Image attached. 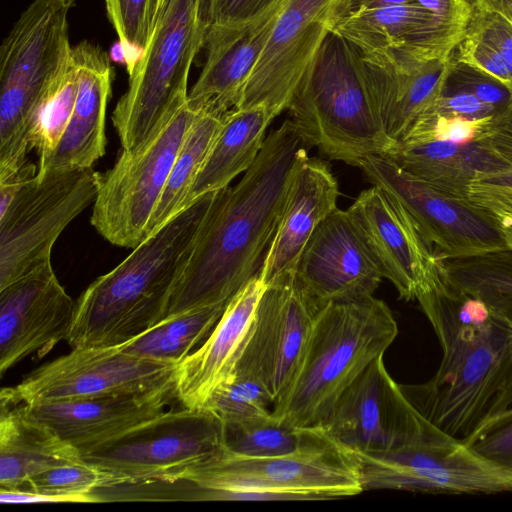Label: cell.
Instances as JSON below:
<instances>
[{
  "mask_svg": "<svg viewBox=\"0 0 512 512\" xmlns=\"http://www.w3.org/2000/svg\"><path fill=\"white\" fill-rule=\"evenodd\" d=\"M307 145L290 119L271 131L234 186L216 191L163 320L232 297L259 273Z\"/></svg>",
  "mask_w": 512,
  "mask_h": 512,
  "instance_id": "obj_1",
  "label": "cell"
},
{
  "mask_svg": "<svg viewBox=\"0 0 512 512\" xmlns=\"http://www.w3.org/2000/svg\"><path fill=\"white\" fill-rule=\"evenodd\" d=\"M442 349L423 384L401 388L412 405L447 435L465 442L494 414L512 371V325L438 272L415 298Z\"/></svg>",
  "mask_w": 512,
  "mask_h": 512,
  "instance_id": "obj_2",
  "label": "cell"
},
{
  "mask_svg": "<svg viewBox=\"0 0 512 512\" xmlns=\"http://www.w3.org/2000/svg\"><path fill=\"white\" fill-rule=\"evenodd\" d=\"M215 193L181 210L86 288L65 339L72 348L120 346L163 320Z\"/></svg>",
  "mask_w": 512,
  "mask_h": 512,
  "instance_id": "obj_3",
  "label": "cell"
},
{
  "mask_svg": "<svg viewBox=\"0 0 512 512\" xmlns=\"http://www.w3.org/2000/svg\"><path fill=\"white\" fill-rule=\"evenodd\" d=\"M398 333L386 303L373 295L319 308L299 371L272 408L298 428L321 427L347 387L392 344Z\"/></svg>",
  "mask_w": 512,
  "mask_h": 512,
  "instance_id": "obj_4",
  "label": "cell"
},
{
  "mask_svg": "<svg viewBox=\"0 0 512 512\" xmlns=\"http://www.w3.org/2000/svg\"><path fill=\"white\" fill-rule=\"evenodd\" d=\"M308 148L330 160L358 167L367 157L388 156L397 144L383 126L361 52L335 30L329 32L288 107Z\"/></svg>",
  "mask_w": 512,
  "mask_h": 512,
  "instance_id": "obj_5",
  "label": "cell"
},
{
  "mask_svg": "<svg viewBox=\"0 0 512 512\" xmlns=\"http://www.w3.org/2000/svg\"><path fill=\"white\" fill-rule=\"evenodd\" d=\"M76 0H33L0 49V182L29 166L33 115L72 62L68 16Z\"/></svg>",
  "mask_w": 512,
  "mask_h": 512,
  "instance_id": "obj_6",
  "label": "cell"
},
{
  "mask_svg": "<svg viewBox=\"0 0 512 512\" xmlns=\"http://www.w3.org/2000/svg\"><path fill=\"white\" fill-rule=\"evenodd\" d=\"M179 481L217 500H327L364 491L357 454L316 427L299 449L247 457L224 449L188 468Z\"/></svg>",
  "mask_w": 512,
  "mask_h": 512,
  "instance_id": "obj_7",
  "label": "cell"
},
{
  "mask_svg": "<svg viewBox=\"0 0 512 512\" xmlns=\"http://www.w3.org/2000/svg\"><path fill=\"white\" fill-rule=\"evenodd\" d=\"M207 29L204 0H167L112 114L122 150L138 148L187 102L190 68Z\"/></svg>",
  "mask_w": 512,
  "mask_h": 512,
  "instance_id": "obj_8",
  "label": "cell"
},
{
  "mask_svg": "<svg viewBox=\"0 0 512 512\" xmlns=\"http://www.w3.org/2000/svg\"><path fill=\"white\" fill-rule=\"evenodd\" d=\"M34 172L0 183V290L50 262L60 234L97 196L92 167Z\"/></svg>",
  "mask_w": 512,
  "mask_h": 512,
  "instance_id": "obj_9",
  "label": "cell"
},
{
  "mask_svg": "<svg viewBox=\"0 0 512 512\" xmlns=\"http://www.w3.org/2000/svg\"><path fill=\"white\" fill-rule=\"evenodd\" d=\"M198 112L186 102L138 148L122 150L100 175L91 224L108 242L133 249L147 238L153 211Z\"/></svg>",
  "mask_w": 512,
  "mask_h": 512,
  "instance_id": "obj_10",
  "label": "cell"
},
{
  "mask_svg": "<svg viewBox=\"0 0 512 512\" xmlns=\"http://www.w3.org/2000/svg\"><path fill=\"white\" fill-rule=\"evenodd\" d=\"M357 454L363 489L432 494L512 492V471L441 430L383 452Z\"/></svg>",
  "mask_w": 512,
  "mask_h": 512,
  "instance_id": "obj_11",
  "label": "cell"
},
{
  "mask_svg": "<svg viewBox=\"0 0 512 512\" xmlns=\"http://www.w3.org/2000/svg\"><path fill=\"white\" fill-rule=\"evenodd\" d=\"M178 365L127 353L121 345L72 348L16 386L3 387L0 401L30 405L174 389Z\"/></svg>",
  "mask_w": 512,
  "mask_h": 512,
  "instance_id": "obj_12",
  "label": "cell"
},
{
  "mask_svg": "<svg viewBox=\"0 0 512 512\" xmlns=\"http://www.w3.org/2000/svg\"><path fill=\"white\" fill-rule=\"evenodd\" d=\"M223 423L206 409H170L132 433L82 456L132 484L176 482L224 449Z\"/></svg>",
  "mask_w": 512,
  "mask_h": 512,
  "instance_id": "obj_13",
  "label": "cell"
},
{
  "mask_svg": "<svg viewBox=\"0 0 512 512\" xmlns=\"http://www.w3.org/2000/svg\"><path fill=\"white\" fill-rule=\"evenodd\" d=\"M349 5L350 0H287L235 108L262 105L272 119L288 110L306 70Z\"/></svg>",
  "mask_w": 512,
  "mask_h": 512,
  "instance_id": "obj_14",
  "label": "cell"
},
{
  "mask_svg": "<svg viewBox=\"0 0 512 512\" xmlns=\"http://www.w3.org/2000/svg\"><path fill=\"white\" fill-rule=\"evenodd\" d=\"M358 167L372 185L403 205L437 258L508 248L489 215L468 200L445 195L413 178L389 157L370 156Z\"/></svg>",
  "mask_w": 512,
  "mask_h": 512,
  "instance_id": "obj_15",
  "label": "cell"
},
{
  "mask_svg": "<svg viewBox=\"0 0 512 512\" xmlns=\"http://www.w3.org/2000/svg\"><path fill=\"white\" fill-rule=\"evenodd\" d=\"M321 427L359 453L389 451L440 430L408 400L387 371L383 356L347 387Z\"/></svg>",
  "mask_w": 512,
  "mask_h": 512,
  "instance_id": "obj_16",
  "label": "cell"
},
{
  "mask_svg": "<svg viewBox=\"0 0 512 512\" xmlns=\"http://www.w3.org/2000/svg\"><path fill=\"white\" fill-rule=\"evenodd\" d=\"M318 310L294 275L267 285L259 301L235 371L260 380L273 406L285 397L296 378Z\"/></svg>",
  "mask_w": 512,
  "mask_h": 512,
  "instance_id": "obj_17",
  "label": "cell"
},
{
  "mask_svg": "<svg viewBox=\"0 0 512 512\" xmlns=\"http://www.w3.org/2000/svg\"><path fill=\"white\" fill-rule=\"evenodd\" d=\"M76 309L51 261L0 290V375L23 358L47 355L66 339Z\"/></svg>",
  "mask_w": 512,
  "mask_h": 512,
  "instance_id": "obj_18",
  "label": "cell"
},
{
  "mask_svg": "<svg viewBox=\"0 0 512 512\" xmlns=\"http://www.w3.org/2000/svg\"><path fill=\"white\" fill-rule=\"evenodd\" d=\"M347 212L383 277L401 299L414 300L438 272V261L407 210L373 185L358 195Z\"/></svg>",
  "mask_w": 512,
  "mask_h": 512,
  "instance_id": "obj_19",
  "label": "cell"
},
{
  "mask_svg": "<svg viewBox=\"0 0 512 512\" xmlns=\"http://www.w3.org/2000/svg\"><path fill=\"white\" fill-rule=\"evenodd\" d=\"M294 276L318 308L373 295L384 278L347 210L339 208L315 229Z\"/></svg>",
  "mask_w": 512,
  "mask_h": 512,
  "instance_id": "obj_20",
  "label": "cell"
},
{
  "mask_svg": "<svg viewBox=\"0 0 512 512\" xmlns=\"http://www.w3.org/2000/svg\"><path fill=\"white\" fill-rule=\"evenodd\" d=\"M360 52L384 129L398 142L419 118L435 108L444 91L453 54L446 59L426 60L404 46Z\"/></svg>",
  "mask_w": 512,
  "mask_h": 512,
  "instance_id": "obj_21",
  "label": "cell"
},
{
  "mask_svg": "<svg viewBox=\"0 0 512 512\" xmlns=\"http://www.w3.org/2000/svg\"><path fill=\"white\" fill-rule=\"evenodd\" d=\"M176 398L174 389L23 404L82 456L150 423ZM22 404V403H20Z\"/></svg>",
  "mask_w": 512,
  "mask_h": 512,
  "instance_id": "obj_22",
  "label": "cell"
},
{
  "mask_svg": "<svg viewBox=\"0 0 512 512\" xmlns=\"http://www.w3.org/2000/svg\"><path fill=\"white\" fill-rule=\"evenodd\" d=\"M266 287L259 273L252 277L228 302L206 340L178 365L174 392L183 407L204 409L233 375Z\"/></svg>",
  "mask_w": 512,
  "mask_h": 512,
  "instance_id": "obj_23",
  "label": "cell"
},
{
  "mask_svg": "<svg viewBox=\"0 0 512 512\" xmlns=\"http://www.w3.org/2000/svg\"><path fill=\"white\" fill-rule=\"evenodd\" d=\"M78 91L70 120L55 150L38 161V175L91 168L105 154V118L113 67L107 53L84 40L73 46Z\"/></svg>",
  "mask_w": 512,
  "mask_h": 512,
  "instance_id": "obj_24",
  "label": "cell"
},
{
  "mask_svg": "<svg viewBox=\"0 0 512 512\" xmlns=\"http://www.w3.org/2000/svg\"><path fill=\"white\" fill-rule=\"evenodd\" d=\"M338 182L327 163L306 157L291 180L283 214L259 274L267 285L294 275L317 226L337 208Z\"/></svg>",
  "mask_w": 512,
  "mask_h": 512,
  "instance_id": "obj_25",
  "label": "cell"
},
{
  "mask_svg": "<svg viewBox=\"0 0 512 512\" xmlns=\"http://www.w3.org/2000/svg\"><path fill=\"white\" fill-rule=\"evenodd\" d=\"M279 11L243 29L208 27L204 44L205 63L188 93L190 108L226 113L237 106L243 86L267 42Z\"/></svg>",
  "mask_w": 512,
  "mask_h": 512,
  "instance_id": "obj_26",
  "label": "cell"
},
{
  "mask_svg": "<svg viewBox=\"0 0 512 512\" xmlns=\"http://www.w3.org/2000/svg\"><path fill=\"white\" fill-rule=\"evenodd\" d=\"M81 461L76 447L31 417L23 404L0 401V488L23 489L37 474Z\"/></svg>",
  "mask_w": 512,
  "mask_h": 512,
  "instance_id": "obj_27",
  "label": "cell"
},
{
  "mask_svg": "<svg viewBox=\"0 0 512 512\" xmlns=\"http://www.w3.org/2000/svg\"><path fill=\"white\" fill-rule=\"evenodd\" d=\"M387 157L413 178L462 200H468L469 184L478 174L508 166L480 141L404 139Z\"/></svg>",
  "mask_w": 512,
  "mask_h": 512,
  "instance_id": "obj_28",
  "label": "cell"
},
{
  "mask_svg": "<svg viewBox=\"0 0 512 512\" xmlns=\"http://www.w3.org/2000/svg\"><path fill=\"white\" fill-rule=\"evenodd\" d=\"M334 30L364 53L405 46L424 58L443 59L435 18L414 1L351 9Z\"/></svg>",
  "mask_w": 512,
  "mask_h": 512,
  "instance_id": "obj_29",
  "label": "cell"
},
{
  "mask_svg": "<svg viewBox=\"0 0 512 512\" xmlns=\"http://www.w3.org/2000/svg\"><path fill=\"white\" fill-rule=\"evenodd\" d=\"M266 107L233 108L222 126L191 188L186 207L200 197L229 186L255 162L272 121Z\"/></svg>",
  "mask_w": 512,
  "mask_h": 512,
  "instance_id": "obj_30",
  "label": "cell"
},
{
  "mask_svg": "<svg viewBox=\"0 0 512 512\" xmlns=\"http://www.w3.org/2000/svg\"><path fill=\"white\" fill-rule=\"evenodd\" d=\"M437 258V257H436ZM441 275L512 325V249L437 258Z\"/></svg>",
  "mask_w": 512,
  "mask_h": 512,
  "instance_id": "obj_31",
  "label": "cell"
},
{
  "mask_svg": "<svg viewBox=\"0 0 512 512\" xmlns=\"http://www.w3.org/2000/svg\"><path fill=\"white\" fill-rule=\"evenodd\" d=\"M226 113L212 110L198 112L184 138L166 185L153 211L147 229V237L186 208L191 188L222 126Z\"/></svg>",
  "mask_w": 512,
  "mask_h": 512,
  "instance_id": "obj_32",
  "label": "cell"
},
{
  "mask_svg": "<svg viewBox=\"0 0 512 512\" xmlns=\"http://www.w3.org/2000/svg\"><path fill=\"white\" fill-rule=\"evenodd\" d=\"M227 304L204 306L166 318L121 345L122 349L139 357L180 364L206 340Z\"/></svg>",
  "mask_w": 512,
  "mask_h": 512,
  "instance_id": "obj_33",
  "label": "cell"
},
{
  "mask_svg": "<svg viewBox=\"0 0 512 512\" xmlns=\"http://www.w3.org/2000/svg\"><path fill=\"white\" fill-rule=\"evenodd\" d=\"M224 426L225 448L247 457H271L293 452L311 440L316 427L298 428L270 415Z\"/></svg>",
  "mask_w": 512,
  "mask_h": 512,
  "instance_id": "obj_34",
  "label": "cell"
},
{
  "mask_svg": "<svg viewBox=\"0 0 512 512\" xmlns=\"http://www.w3.org/2000/svg\"><path fill=\"white\" fill-rule=\"evenodd\" d=\"M73 51V50H72ZM78 91V71L73 59L59 86L40 105L30 122L28 143L39 160L48 157L58 145L70 120Z\"/></svg>",
  "mask_w": 512,
  "mask_h": 512,
  "instance_id": "obj_35",
  "label": "cell"
},
{
  "mask_svg": "<svg viewBox=\"0 0 512 512\" xmlns=\"http://www.w3.org/2000/svg\"><path fill=\"white\" fill-rule=\"evenodd\" d=\"M133 485L124 474L86 461L58 466L30 478V491L64 496L93 494L96 489Z\"/></svg>",
  "mask_w": 512,
  "mask_h": 512,
  "instance_id": "obj_36",
  "label": "cell"
},
{
  "mask_svg": "<svg viewBox=\"0 0 512 512\" xmlns=\"http://www.w3.org/2000/svg\"><path fill=\"white\" fill-rule=\"evenodd\" d=\"M273 404L270 393L260 380L235 371L213 394L204 409L227 424L268 416Z\"/></svg>",
  "mask_w": 512,
  "mask_h": 512,
  "instance_id": "obj_37",
  "label": "cell"
},
{
  "mask_svg": "<svg viewBox=\"0 0 512 512\" xmlns=\"http://www.w3.org/2000/svg\"><path fill=\"white\" fill-rule=\"evenodd\" d=\"M107 17L121 44L129 72L152 34L153 0H104Z\"/></svg>",
  "mask_w": 512,
  "mask_h": 512,
  "instance_id": "obj_38",
  "label": "cell"
},
{
  "mask_svg": "<svg viewBox=\"0 0 512 512\" xmlns=\"http://www.w3.org/2000/svg\"><path fill=\"white\" fill-rule=\"evenodd\" d=\"M287 0H204L208 27L243 29L253 26L282 8Z\"/></svg>",
  "mask_w": 512,
  "mask_h": 512,
  "instance_id": "obj_39",
  "label": "cell"
},
{
  "mask_svg": "<svg viewBox=\"0 0 512 512\" xmlns=\"http://www.w3.org/2000/svg\"><path fill=\"white\" fill-rule=\"evenodd\" d=\"M443 92H466L494 106L501 114L512 107L511 92L495 78L455 60Z\"/></svg>",
  "mask_w": 512,
  "mask_h": 512,
  "instance_id": "obj_40",
  "label": "cell"
},
{
  "mask_svg": "<svg viewBox=\"0 0 512 512\" xmlns=\"http://www.w3.org/2000/svg\"><path fill=\"white\" fill-rule=\"evenodd\" d=\"M468 201L489 216H512V166L478 174L469 184Z\"/></svg>",
  "mask_w": 512,
  "mask_h": 512,
  "instance_id": "obj_41",
  "label": "cell"
},
{
  "mask_svg": "<svg viewBox=\"0 0 512 512\" xmlns=\"http://www.w3.org/2000/svg\"><path fill=\"white\" fill-rule=\"evenodd\" d=\"M431 12L443 53L450 56L464 38L471 21L472 0H413Z\"/></svg>",
  "mask_w": 512,
  "mask_h": 512,
  "instance_id": "obj_42",
  "label": "cell"
},
{
  "mask_svg": "<svg viewBox=\"0 0 512 512\" xmlns=\"http://www.w3.org/2000/svg\"><path fill=\"white\" fill-rule=\"evenodd\" d=\"M464 443L478 455L512 471V409L490 418Z\"/></svg>",
  "mask_w": 512,
  "mask_h": 512,
  "instance_id": "obj_43",
  "label": "cell"
},
{
  "mask_svg": "<svg viewBox=\"0 0 512 512\" xmlns=\"http://www.w3.org/2000/svg\"><path fill=\"white\" fill-rule=\"evenodd\" d=\"M456 61L467 64L501 82L512 94V66L491 44L468 30L453 52Z\"/></svg>",
  "mask_w": 512,
  "mask_h": 512,
  "instance_id": "obj_44",
  "label": "cell"
},
{
  "mask_svg": "<svg viewBox=\"0 0 512 512\" xmlns=\"http://www.w3.org/2000/svg\"><path fill=\"white\" fill-rule=\"evenodd\" d=\"M468 30L495 47L512 66V26L501 15L474 6Z\"/></svg>",
  "mask_w": 512,
  "mask_h": 512,
  "instance_id": "obj_45",
  "label": "cell"
},
{
  "mask_svg": "<svg viewBox=\"0 0 512 512\" xmlns=\"http://www.w3.org/2000/svg\"><path fill=\"white\" fill-rule=\"evenodd\" d=\"M428 114L459 116L470 120L495 118L500 115L494 106L466 92H443L435 108Z\"/></svg>",
  "mask_w": 512,
  "mask_h": 512,
  "instance_id": "obj_46",
  "label": "cell"
},
{
  "mask_svg": "<svg viewBox=\"0 0 512 512\" xmlns=\"http://www.w3.org/2000/svg\"><path fill=\"white\" fill-rule=\"evenodd\" d=\"M478 141L506 165L512 166V107L495 117Z\"/></svg>",
  "mask_w": 512,
  "mask_h": 512,
  "instance_id": "obj_47",
  "label": "cell"
},
{
  "mask_svg": "<svg viewBox=\"0 0 512 512\" xmlns=\"http://www.w3.org/2000/svg\"><path fill=\"white\" fill-rule=\"evenodd\" d=\"M1 503H36V502H99L102 501L93 494L80 496H64L38 493L26 489L0 490Z\"/></svg>",
  "mask_w": 512,
  "mask_h": 512,
  "instance_id": "obj_48",
  "label": "cell"
},
{
  "mask_svg": "<svg viewBox=\"0 0 512 512\" xmlns=\"http://www.w3.org/2000/svg\"><path fill=\"white\" fill-rule=\"evenodd\" d=\"M477 8L501 15L512 26V0H472Z\"/></svg>",
  "mask_w": 512,
  "mask_h": 512,
  "instance_id": "obj_49",
  "label": "cell"
},
{
  "mask_svg": "<svg viewBox=\"0 0 512 512\" xmlns=\"http://www.w3.org/2000/svg\"><path fill=\"white\" fill-rule=\"evenodd\" d=\"M508 409H512V371L509 377L507 378L504 387L499 395L492 417Z\"/></svg>",
  "mask_w": 512,
  "mask_h": 512,
  "instance_id": "obj_50",
  "label": "cell"
},
{
  "mask_svg": "<svg viewBox=\"0 0 512 512\" xmlns=\"http://www.w3.org/2000/svg\"><path fill=\"white\" fill-rule=\"evenodd\" d=\"M413 0H350L349 10L356 8H377L405 4ZM348 10V11H349Z\"/></svg>",
  "mask_w": 512,
  "mask_h": 512,
  "instance_id": "obj_51",
  "label": "cell"
},
{
  "mask_svg": "<svg viewBox=\"0 0 512 512\" xmlns=\"http://www.w3.org/2000/svg\"><path fill=\"white\" fill-rule=\"evenodd\" d=\"M502 234L506 245L512 249V216H490Z\"/></svg>",
  "mask_w": 512,
  "mask_h": 512,
  "instance_id": "obj_52",
  "label": "cell"
},
{
  "mask_svg": "<svg viewBox=\"0 0 512 512\" xmlns=\"http://www.w3.org/2000/svg\"><path fill=\"white\" fill-rule=\"evenodd\" d=\"M166 2H167V0H153L152 13H151L152 29H154L156 21H157L159 15L161 14Z\"/></svg>",
  "mask_w": 512,
  "mask_h": 512,
  "instance_id": "obj_53",
  "label": "cell"
}]
</instances>
